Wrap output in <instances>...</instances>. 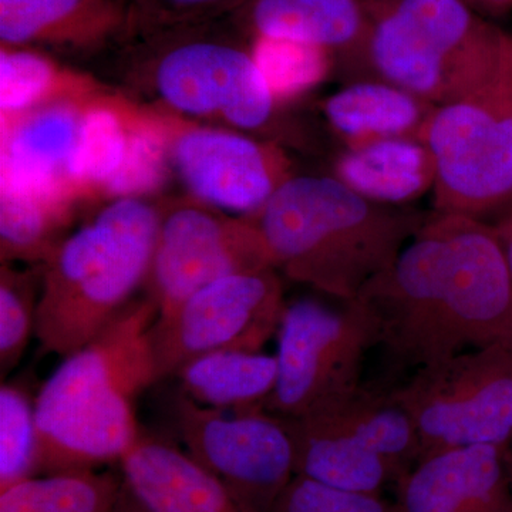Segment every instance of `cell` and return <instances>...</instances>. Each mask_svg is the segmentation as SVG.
I'll use <instances>...</instances> for the list:
<instances>
[{"label":"cell","instance_id":"obj_29","mask_svg":"<svg viewBox=\"0 0 512 512\" xmlns=\"http://www.w3.org/2000/svg\"><path fill=\"white\" fill-rule=\"evenodd\" d=\"M40 276L3 264L0 274V370L5 376L25 355L36 335Z\"/></svg>","mask_w":512,"mask_h":512},{"label":"cell","instance_id":"obj_14","mask_svg":"<svg viewBox=\"0 0 512 512\" xmlns=\"http://www.w3.org/2000/svg\"><path fill=\"white\" fill-rule=\"evenodd\" d=\"M171 165L195 200L241 217L261 211L292 177L291 161L275 141L225 128L178 131L171 136Z\"/></svg>","mask_w":512,"mask_h":512},{"label":"cell","instance_id":"obj_16","mask_svg":"<svg viewBox=\"0 0 512 512\" xmlns=\"http://www.w3.org/2000/svg\"><path fill=\"white\" fill-rule=\"evenodd\" d=\"M86 107L59 97L3 119L2 188L72 201L70 164Z\"/></svg>","mask_w":512,"mask_h":512},{"label":"cell","instance_id":"obj_31","mask_svg":"<svg viewBox=\"0 0 512 512\" xmlns=\"http://www.w3.org/2000/svg\"><path fill=\"white\" fill-rule=\"evenodd\" d=\"M128 32L141 36L207 25L225 13L238 12L247 0H119Z\"/></svg>","mask_w":512,"mask_h":512},{"label":"cell","instance_id":"obj_27","mask_svg":"<svg viewBox=\"0 0 512 512\" xmlns=\"http://www.w3.org/2000/svg\"><path fill=\"white\" fill-rule=\"evenodd\" d=\"M252 55L278 100H288L322 83L335 56L320 47L276 37H255Z\"/></svg>","mask_w":512,"mask_h":512},{"label":"cell","instance_id":"obj_5","mask_svg":"<svg viewBox=\"0 0 512 512\" xmlns=\"http://www.w3.org/2000/svg\"><path fill=\"white\" fill-rule=\"evenodd\" d=\"M161 211L143 198H119L42 262L36 339L69 356L92 342L146 286Z\"/></svg>","mask_w":512,"mask_h":512},{"label":"cell","instance_id":"obj_12","mask_svg":"<svg viewBox=\"0 0 512 512\" xmlns=\"http://www.w3.org/2000/svg\"><path fill=\"white\" fill-rule=\"evenodd\" d=\"M175 419L188 456L254 512H271L295 478V447L284 417L220 410L180 394Z\"/></svg>","mask_w":512,"mask_h":512},{"label":"cell","instance_id":"obj_2","mask_svg":"<svg viewBox=\"0 0 512 512\" xmlns=\"http://www.w3.org/2000/svg\"><path fill=\"white\" fill-rule=\"evenodd\" d=\"M157 315L150 299L131 302L40 387V474L120 463L140 439L134 403L158 382L150 338Z\"/></svg>","mask_w":512,"mask_h":512},{"label":"cell","instance_id":"obj_25","mask_svg":"<svg viewBox=\"0 0 512 512\" xmlns=\"http://www.w3.org/2000/svg\"><path fill=\"white\" fill-rule=\"evenodd\" d=\"M130 124L131 121L128 123L126 117L109 104L86 107L70 164L76 192L90 188L104 191L126 158Z\"/></svg>","mask_w":512,"mask_h":512},{"label":"cell","instance_id":"obj_30","mask_svg":"<svg viewBox=\"0 0 512 512\" xmlns=\"http://www.w3.org/2000/svg\"><path fill=\"white\" fill-rule=\"evenodd\" d=\"M62 87V74L46 57L29 50L3 47L0 55V107L3 119L59 99L56 93Z\"/></svg>","mask_w":512,"mask_h":512},{"label":"cell","instance_id":"obj_8","mask_svg":"<svg viewBox=\"0 0 512 512\" xmlns=\"http://www.w3.org/2000/svg\"><path fill=\"white\" fill-rule=\"evenodd\" d=\"M392 392L413 421L419 461L454 448L512 443L511 343L458 353L417 370Z\"/></svg>","mask_w":512,"mask_h":512},{"label":"cell","instance_id":"obj_13","mask_svg":"<svg viewBox=\"0 0 512 512\" xmlns=\"http://www.w3.org/2000/svg\"><path fill=\"white\" fill-rule=\"evenodd\" d=\"M275 268L261 232L247 217H231L204 202L161 212L148 271L147 298L167 315L192 293L239 272Z\"/></svg>","mask_w":512,"mask_h":512},{"label":"cell","instance_id":"obj_19","mask_svg":"<svg viewBox=\"0 0 512 512\" xmlns=\"http://www.w3.org/2000/svg\"><path fill=\"white\" fill-rule=\"evenodd\" d=\"M239 19L255 37L328 50L348 66L366 36V0H247Z\"/></svg>","mask_w":512,"mask_h":512},{"label":"cell","instance_id":"obj_3","mask_svg":"<svg viewBox=\"0 0 512 512\" xmlns=\"http://www.w3.org/2000/svg\"><path fill=\"white\" fill-rule=\"evenodd\" d=\"M427 215L367 200L333 175H292L247 218L276 271L352 302L396 261Z\"/></svg>","mask_w":512,"mask_h":512},{"label":"cell","instance_id":"obj_10","mask_svg":"<svg viewBox=\"0 0 512 512\" xmlns=\"http://www.w3.org/2000/svg\"><path fill=\"white\" fill-rule=\"evenodd\" d=\"M278 375L266 412L298 417L362 384L375 319L359 301L336 309L315 299L288 305L278 333Z\"/></svg>","mask_w":512,"mask_h":512},{"label":"cell","instance_id":"obj_15","mask_svg":"<svg viewBox=\"0 0 512 512\" xmlns=\"http://www.w3.org/2000/svg\"><path fill=\"white\" fill-rule=\"evenodd\" d=\"M396 488L399 512H512L508 447L441 451L420 460Z\"/></svg>","mask_w":512,"mask_h":512},{"label":"cell","instance_id":"obj_17","mask_svg":"<svg viewBox=\"0 0 512 512\" xmlns=\"http://www.w3.org/2000/svg\"><path fill=\"white\" fill-rule=\"evenodd\" d=\"M120 466L124 483L153 512H254L170 441L141 433Z\"/></svg>","mask_w":512,"mask_h":512},{"label":"cell","instance_id":"obj_9","mask_svg":"<svg viewBox=\"0 0 512 512\" xmlns=\"http://www.w3.org/2000/svg\"><path fill=\"white\" fill-rule=\"evenodd\" d=\"M204 28L144 36L148 74L156 93L188 116L210 117L242 131L268 130L279 100L254 55Z\"/></svg>","mask_w":512,"mask_h":512},{"label":"cell","instance_id":"obj_34","mask_svg":"<svg viewBox=\"0 0 512 512\" xmlns=\"http://www.w3.org/2000/svg\"><path fill=\"white\" fill-rule=\"evenodd\" d=\"M495 232L503 245L505 258L512 274V210L494 222Z\"/></svg>","mask_w":512,"mask_h":512},{"label":"cell","instance_id":"obj_36","mask_svg":"<svg viewBox=\"0 0 512 512\" xmlns=\"http://www.w3.org/2000/svg\"><path fill=\"white\" fill-rule=\"evenodd\" d=\"M508 466H510L511 481H512V443L508 446Z\"/></svg>","mask_w":512,"mask_h":512},{"label":"cell","instance_id":"obj_24","mask_svg":"<svg viewBox=\"0 0 512 512\" xmlns=\"http://www.w3.org/2000/svg\"><path fill=\"white\" fill-rule=\"evenodd\" d=\"M70 202L2 188L0 194V248L2 261H45L60 244Z\"/></svg>","mask_w":512,"mask_h":512},{"label":"cell","instance_id":"obj_11","mask_svg":"<svg viewBox=\"0 0 512 512\" xmlns=\"http://www.w3.org/2000/svg\"><path fill=\"white\" fill-rule=\"evenodd\" d=\"M285 309L275 268L239 272L204 286L151 326L158 380L210 353L262 352L278 333Z\"/></svg>","mask_w":512,"mask_h":512},{"label":"cell","instance_id":"obj_28","mask_svg":"<svg viewBox=\"0 0 512 512\" xmlns=\"http://www.w3.org/2000/svg\"><path fill=\"white\" fill-rule=\"evenodd\" d=\"M171 164V136L167 128L154 121H134L126 158L104 191L111 197L141 198L158 190L167 178Z\"/></svg>","mask_w":512,"mask_h":512},{"label":"cell","instance_id":"obj_26","mask_svg":"<svg viewBox=\"0 0 512 512\" xmlns=\"http://www.w3.org/2000/svg\"><path fill=\"white\" fill-rule=\"evenodd\" d=\"M36 397L18 382L0 389V490L39 476Z\"/></svg>","mask_w":512,"mask_h":512},{"label":"cell","instance_id":"obj_35","mask_svg":"<svg viewBox=\"0 0 512 512\" xmlns=\"http://www.w3.org/2000/svg\"><path fill=\"white\" fill-rule=\"evenodd\" d=\"M116 512H153L146 504L138 500L137 495L124 483L123 493H121L119 507Z\"/></svg>","mask_w":512,"mask_h":512},{"label":"cell","instance_id":"obj_1","mask_svg":"<svg viewBox=\"0 0 512 512\" xmlns=\"http://www.w3.org/2000/svg\"><path fill=\"white\" fill-rule=\"evenodd\" d=\"M357 301L375 319L386 389L466 350L512 345L510 266L494 225L474 218L431 211Z\"/></svg>","mask_w":512,"mask_h":512},{"label":"cell","instance_id":"obj_32","mask_svg":"<svg viewBox=\"0 0 512 512\" xmlns=\"http://www.w3.org/2000/svg\"><path fill=\"white\" fill-rule=\"evenodd\" d=\"M271 512H399L382 494L355 493L295 476Z\"/></svg>","mask_w":512,"mask_h":512},{"label":"cell","instance_id":"obj_4","mask_svg":"<svg viewBox=\"0 0 512 512\" xmlns=\"http://www.w3.org/2000/svg\"><path fill=\"white\" fill-rule=\"evenodd\" d=\"M367 30L348 70L434 106L473 96L512 67V36L463 0H366Z\"/></svg>","mask_w":512,"mask_h":512},{"label":"cell","instance_id":"obj_22","mask_svg":"<svg viewBox=\"0 0 512 512\" xmlns=\"http://www.w3.org/2000/svg\"><path fill=\"white\" fill-rule=\"evenodd\" d=\"M275 356L224 350L185 363L175 377L181 394L200 406L220 410L264 407L276 383Z\"/></svg>","mask_w":512,"mask_h":512},{"label":"cell","instance_id":"obj_7","mask_svg":"<svg viewBox=\"0 0 512 512\" xmlns=\"http://www.w3.org/2000/svg\"><path fill=\"white\" fill-rule=\"evenodd\" d=\"M421 141L436 165L433 211L500 220L512 210V67L481 92L437 106Z\"/></svg>","mask_w":512,"mask_h":512},{"label":"cell","instance_id":"obj_18","mask_svg":"<svg viewBox=\"0 0 512 512\" xmlns=\"http://www.w3.org/2000/svg\"><path fill=\"white\" fill-rule=\"evenodd\" d=\"M124 32L119 0H0L3 47H92Z\"/></svg>","mask_w":512,"mask_h":512},{"label":"cell","instance_id":"obj_23","mask_svg":"<svg viewBox=\"0 0 512 512\" xmlns=\"http://www.w3.org/2000/svg\"><path fill=\"white\" fill-rule=\"evenodd\" d=\"M123 488L96 468L42 474L0 490V512H116Z\"/></svg>","mask_w":512,"mask_h":512},{"label":"cell","instance_id":"obj_33","mask_svg":"<svg viewBox=\"0 0 512 512\" xmlns=\"http://www.w3.org/2000/svg\"><path fill=\"white\" fill-rule=\"evenodd\" d=\"M474 12L481 16L500 18L512 10V0H463Z\"/></svg>","mask_w":512,"mask_h":512},{"label":"cell","instance_id":"obj_20","mask_svg":"<svg viewBox=\"0 0 512 512\" xmlns=\"http://www.w3.org/2000/svg\"><path fill=\"white\" fill-rule=\"evenodd\" d=\"M436 107L392 83L360 79L329 96L323 114L345 146L355 147L389 138L421 140Z\"/></svg>","mask_w":512,"mask_h":512},{"label":"cell","instance_id":"obj_21","mask_svg":"<svg viewBox=\"0 0 512 512\" xmlns=\"http://www.w3.org/2000/svg\"><path fill=\"white\" fill-rule=\"evenodd\" d=\"M332 175L367 200L412 207L433 191L436 165L424 141L389 138L345 147L335 160Z\"/></svg>","mask_w":512,"mask_h":512},{"label":"cell","instance_id":"obj_6","mask_svg":"<svg viewBox=\"0 0 512 512\" xmlns=\"http://www.w3.org/2000/svg\"><path fill=\"white\" fill-rule=\"evenodd\" d=\"M295 447V476L382 494L420 458L413 421L392 389L360 384L298 417H284Z\"/></svg>","mask_w":512,"mask_h":512}]
</instances>
